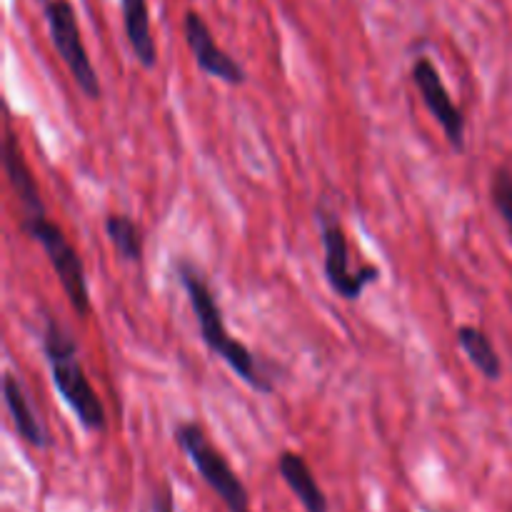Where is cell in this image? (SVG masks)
<instances>
[{
	"instance_id": "6da1fadb",
	"label": "cell",
	"mask_w": 512,
	"mask_h": 512,
	"mask_svg": "<svg viewBox=\"0 0 512 512\" xmlns=\"http://www.w3.org/2000/svg\"><path fill=\"white\" fill-rule=\"evenodd\" d=\"M175 275H178L180 288L188 295L190 308H193L195 320H198L200 340H203L205 348H208L215 358L223 360V363L233 370L235 378L243 380L250 390H255V393L260 395L275 393L273 380H270V375L260 368L253 350L230 335L223 318V310H220L218 298H215L213 290H210L203 270H200L193 260H178V263H175Z\"/></svg>"
},
{
	"instance_id": "7a4b0ae2",
	"label": "cell",
	"mask_w": 512,
	"mask_h": 512,
	"mask_svg": "<svg viewBox=\"0 0 512 512\" xmlns=\"http://www.w3.org/2000/svg\"><path fill=\"white\" fill-rule=\"evenodd\" d=\"M40 350H43L45 363L50 368V380H53L60 400L68 405L80 428L93 435L105 433L108 430V413H105L103 400L95 393L93 383L85 373L78 340L53 315L45 318L43 333H40Z\"/></svg>"
},
{
	"instance_id": "3957f363",
	"label": "cell",
	"mask_w": 512,
	"mask_h": 512,
	"mask_svg": "<svg viewBox=\"0 0 512 512\" xmlns=\"http://www.w3.org/2000/svg\"><path fill=\"white\" fill-rule=\"evenodd\" d=\"M173 440L180 453L193 463L195 473L203 478V483L213 490L225 505L228 512H250V495L243 480L233 470L223 453L213 445L205 428L193 420L178 423L173 430Z\"/></svg>"
},
{
	"instance_id": "277c9868",
	"label": "cell",
	"mask_w": 512,
	"mask_h": 512,
	"mask_svg": "<svg viewBox=\"0 0 512 512\" xmlns=\"http://www.w3.org/2000/svg\"><path fill=\"white\" fill-rule=\"evenodd\" d=\"M20 228L28 235L33 243L40 245V250L48 258L50 268L55 270L60 288H63L65 298H68L70 308L75 315L85 318L90 313V288L88 275H85V265L75 245L65 238L63 228L48 218V213L38 215H20Z\"/></svg>"
},
{
	"instance_id": "5b68a950",
	"label": "cell",
	"mask_w": 512,
	"mask_h": 512,
	"mask_svg": "<svg viewBox=\"0 0 512 512\" xmlns=\"http://www.w3.org/2000/svg\"><path fill=\"white\" fill-rule=\"evenodd\" d=\"M43 15L45 23H48L50 43H53L58 58L65 63V68L70 70V75H73L80 93L88 100H100L103 85H100V75L95 73V65L90 60L88 48H85L83 35H80L73 3L70 0H45Z\"/></svg>"
},
{
	"instance_id": "8992f818",
	"label": "cell",
	"mask_w": 512,
	"mask_h": 512,
	"mask_svg": "<svg viewBox=\"0 0 512 512\" xmlns=\"http://www.w3.org/2000/svg\"><path fill=\"white\" fill-rule=\"evenodd\" d=\"M320 223V243H323V273L328 280L330 290L338 298L355 303L363 298L365 290L380 280L378 265H360L358 270L350 268V243L345 228L335 213L325 210L323 205L318 208Z\"/></svg>"
},
{
	"instance_id": "52a82bcc",
	"label": "cell",
	"mask_w": 512,
	"mask_h": 512,
	"mask_svg": "<svg viewBox=\"0 0 512 512\" xmlns=\"http://www.w3.org/2000/svg\"><path fill=\"white\" fill-rule=\"evenodd\" d=\"M410 75H413V83L415 88H418L428 113L433 115L435 123H438L440 130L445 133V140H448L450 148L458 155L465 153V130H468L465 115L463 110L458 108V103L453 100L450 90L445 88L443 78H440V70L435 68L433 60L425 58V55L418 58L413 63Z\"/></svg>"
},
{
	"instance_id": "ba28073f",
	"label": "cell",
	"mask_w": 512,
	"mask_h": 512,
	"mask_svg": "<svg viewBox=\"0 0 512 512\" xmlns=\"http://www.w3.org/2000/svg\"><path fill=\"white\" fill-rule=\"evenodd\" d=\"M183 35L200 73L220 80L225 85H243L248 80V73H245L243 65L228 50L220 48L203 15L195 13V10H188L183 18Z\"/></svg>"
},
{
	"instance_id": "9c48e42d",
	"label": "cell",
	"mask_w": 512,
	"mask_h": 512,
	"mask_svg": "<svg viewBox=\"0 0 512 512\" xmlns=\"http://www.w3.org/2000/svg\"><path fill=\"white\" fill-rule=\"evenodd\" d=\"M3 168H5V175H8L10 188H13L15 200H18L20 205V215L48 213L43 195H40L38 180H35L28 160H25L18 133L10 128V120L5 123V135H3Z\"/></svg>"
},
{
	"instance_id": "30bf717a",
	"label": "cell",
	"mask_w": 512,
	"mask_h": 512,
	"mask_svg": "<svg viewBox=\"0 0 512 512\" xmlns=\"http://www.w3.org/2000/svg\"><path fill=\"white\" fill-rule=\"evenodd\" d=\"M3 400L20 438H23L30 448L48 450L50 445H53V435H50V430L45 428V423L40 420L38 410H35L23 380H20L13 370H5L3 373Z\"/></svg>"
},
{
	"instance_id": "8fae6325",
	"label": "cell",
	"mask_w": 512,
	"mask_h": 512,
	"mask_svg": "<svg viewBox=\"0 0 512 512\" xmlns=\"http://www.w3.org/2000/svg\"><path fill=\"white\" fill-rule=\"evenodd\" d=\"M278 475L285 480V485L298 498L305 512H328V495L323 493L303 455L295 450H283L278 455Z\"/></svg>"
},
{
	"instance_id": "7c38bea8",
	"label": "cell",
	"mask_w": 512,
	"mask_h": 512,
	"mask_svg": "<svg viewBox=\"0 0 512 512\" xmlns=\"http://www.w3.org/2000/svg\"><path fill=\"white\" fill-rule=\"evenodd\" d=\"M120 18H123L125 38L140 68L155 70L158 65V45L153 38V25H150L148 0H120Z\"/></svg>"
},
{
	"instance_id": "4fadbf2b",
	"label": "cell",
	"mask_w": 512,
	"mask_h": 512,
	"mask_svg": "<svg viewBox=\"0 0 512 512\" xmlns=\"http://www.w3.org/2000/svg\"><path fill=\"white\" fill-rule=\"evenodd\" d=\"M455 343L463 350L465 358L473 363V368L483 375L490 383H498L503 378V360H500L498 350H495L493 340L488 338L483 328L478 325H460L455 330Z\"/></svg>"
},
{
	"instance_id": "5bb4252c",
	"label": "cell",
	"mask_w": 512,
	"mask_h": 512,
	"mask_svg": "<svg viewBox=\"0 0 512 512\" xmlns=\"http://www.w3.org/2000/svg\"><path fill=\"white\" fill-rule=\"evenodd\" d=\"M105 235H108L110 245H113L123 263H143V230H140V225L130 215H108L105 218Z\"/></svg>"
},
{
	"instance_id": "9a60e30c",
	"label": "cell",
	"mask_w": 512,
	"mask_h": 512,
	"mask_svg": "<svg viewBox=\"0 0 512 512\" xmlns=\"http://www.w3.org/2000/svg\"><path fill=\"white\" fill-rule=\"evenodd\" d=\"M490 198H493L495 210H498L512 240V170L505 165L495 170L493 183H490Z\"/></svg>"
},
{
	"instance_id": "2e32d148",
	"label": "cell",
	"mask_w": 512,
	"mask_h": 512,
	"mask_svg": "<svg viewBox=\"0 0 512 512\" xmlns=\"http://www.w3.org/2000/svg\"><path fill=\"white\" fill-rule=\"evenodd\" d=\"M153 512H175V498L170 483H163L153 495Z\"/></svg>"
}]
</instances>
